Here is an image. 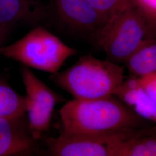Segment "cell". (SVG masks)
<instances>
[{"label": "cell", "instance_id": "6da1fadb", "mask_svg": "<svg viewBox=\"0 0 156 156\" xmlns=\"http://www.w3.org/2000/svg\"><path fill=\"white\" fill-rule=\"evenodd\" d=\"M62 132L75 135L105 134L134 129L144 123L138 115L113 95L102 98H74L60 109Z\"/></svg>", "mask_w": 156, "mask_h": 156}, {"label": "cell", "instance_id": "7a4b0ae2", "mask_svg": "<svg viewBox=\"0 0 156 156\" xmlns=\"http://www.w3.org/2000/svg\"><path fill=\"white\" fill-rule=\"evenodd\" d=\"M50 79L75 98L92 100L114 95L124 75L123 67L117 63L88 55L66 69L51 73Z\"/></svg>", "mask_w": 156, "mask_h": 156}, {"label": "cell", "instance_id": "3957f363", "mask_svg": "<svg viewBox=\"0 0 156 156\" xmlns=\"http://www.w3.org/2000/svg\"><path fill=\"white\" fill-rule=\"evenodd\" d=\"M151 28H155L135 0L110 15L106 23L91 34L95 44L106 54L108 60L125 62L140 47Z\"/></svg>", "mask_w": 156, "mask_h": 156}, {"label": "cell", "instance_id": "277c9868", "mask_svg": "<svg viewBox=\"0 0 156 156\" xmlns=\"http://www.w3.org/2000/svg\"><path fill=\"white\" fill-rule=\"evenodd\" d=\"M77 50L42 27L31 30L11 45L0 46V55L26 67L54 73Z\"/></svg>", "mask_w": 156, "mask_h": 156}, {"label": "cell", "instance_id": "5b68a950", "mask_svg": "<svg viewBox=\"0 0 156 156\" xmlns=\"http://www.w3.org/2000/svg\"><path fill=\"white\" fill-rule=\"evenodd\" d=\"M140 134L134 129L90 135L61 132L57 138H48V149L51 156H117L119 145L123 140Z\"/></svg>", "mask_w": 156, "mask_h": 156}, {"label": "cell", "instance_id": "8992f818", "mask_svg": "<svg viewBox=\"0 0 156 156\" xmlns=\"http://www.w3.org/2000/svg\"><path fill=\"white\" fill-rule=\"evenodd\" d=\"M21 75L26 90L28 127L34 138L37 140L50 127L53 112L60 98L28 67H23Z\"/></svg>", "mask_w": 156, "mask_h": 156}, {"label": "cell", "instance_id": "52a82bcc", "mask_svg": "<svg viewBox=\"0 0 156 156\" xmlns=\"http://www.w3.org/2000/svg\"><path fill=\"white\" fill-rule=\"evenodd\" d=\"M62 22L73 31L94 33L102 27L109 17L98 11L90 0H54Z\"/></svg>", "mask_w": 156, "mask_h": 156}, {"label": "cell", "instance_id": "ba28073f", "mask_svg": "<svg viewBox=\"0 0 156 156\" xmlns=\"http://www.w3.org/2000/svg\"><path fill=\"white\" fill-rule=\"evenodd\" d=\"M25 115L0 117V156L31 155L35 149L37 140L30 130Z\"/></svg>", "mask_w": 156, "mask_h": 156}, {"label": "cell", "instance_id": "9c48e42d", "mask_svg": "<svg viewBox=\"0 0 156 156\" xmlns=\"http://www.w3.org/2000/svg\"><path fill=\"white\" fill-rule=\"evenodd\" d=\"M47 16L42 0H0V26L6 31L17 23L41 22Z\"/></svg>", "mask_w": 156, "mask_h": 156}, {"label": "cell", "instance_id": "30bf717a", "mask_svg": "<svg viewBox=\"0 0 156 156\" xmlns=\"http://www.w3.org/2000/svg\"><path fill=\"white\" fill-rule=\"evenodd\" d=\"M114 95L140 117L156 123V102L144 89L138 77L124 80Z\"/></svg>", "mask_w": 156, "mask_h": 156}, {"label": "cell", "instance_id": "8fae6325", "mask_svg": "<svg viewBox=\"0 0 156 156\" xmlns=\"http://www.w3.org/2000/svg\"><path fill=\"white\" fill-rule=\"evenodd\" d=\"M130 73L142 78L156 73V42L153 39L145 41L126 60Z\"/></svg>", "mask_w": 156, "mask_h": 156}, {"label": "cell", "instance_id": "7c38bea8", "mask_svg": "<svg viewBox=\"0 0 156 156\" xmlns=\"http://www.w3.org/2000/svg\"><path fill=\"white\" fill-rule=\"evenodd\" d=\"M25 114V97L0 82V117H17Z\"/></svg>", "mask_w": 156, "mask_h": 156}, {"label": "cell", "instance_id": "4fadbf2b", "mask_svg": "<svg viewBox=\"0 0 156 156\" xmlns=\"http://www.w3.org/2000/svg\"><path fill=\"white\" fill-rule=\"evenodd\" d=\"M117 156H156V136L142 137L140 134L123 140Z\"/></svg>", "mask_w": 156, "mask_h": 156}, {"label": "cell", "instance_id": "5bb4252c", "mask_svg": "<svg viewBox=\"0 0 156 156\" xmlns=\"http://www.w3.org/2000/svg\"><path fill=\"white\" fill-rule=\"evenodd\" d=\"M133 0H90L99 12L109 17L112 14L123 9Z\"/></svg>", "mask_w": 156, "mask_h": 156}, {"label": "cell", "instance_id": "9a60e30c", "mask_svg": "<svg viewBox=\"0 0 156 156\" xmlns=\"http://www.w3.org/2000/svg\"><path fill=\"white\" fill-rule=\"evenodd\" d=\"M151 24L156 28V0H135Z\"/></svg>", "mask_w": 156, "mask_h": 156}, {"label": "cell", "instance_id": "2e32d148", "mask_svg": "<svg viewBox=\"0 0 156 156\" xmlns=\"http://www.w3.org/2000/svg\"><path fill=\"white\" fill-rule=\"evenodd\" d=\"M140 78V83L145 91L156 102V73Z\"/></svg>", "mask_w": 156, "mask_h": 156}, {"label": "cell", "instance_id": "e0dca14e", "mask_svg": "<svg viewBox=\"0 0 156 156\" xmlns=\"http://www.w3.org/2000/svg\"><path fill=\"white\" fill-rule=\"evenodd\" d=\"M7 31L0 26V46H2L6 37Z\"/></svg>", "mask_w": 156, "mask_h": 156}]
</instances>
